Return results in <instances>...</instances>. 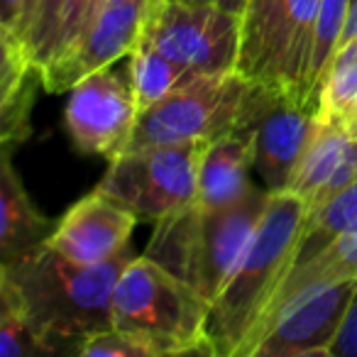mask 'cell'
<instances>
[{
	"instance_id": "d6a6232c",
	"label": "cell",
	"mask_w": 357,
	"mask_h": 357,
	"mask_svg": "<svg viewBox=\"0 0 357 357\" xmlns=\"http://www.w3.org/2000/svg\"><path fill=\"white\" fill-rule=\"evenodd\" d=\"M347 132H350L352 137H357V110H355V113H352L350 123H347Z\"/></svg>"
},
{
	"instance_id": "8fae6325",
	"label": "cell",
	"mask_w": 357,
	"mask_h": 357,
	"mask_svg": "<svg viewBox=\"0 0 357 357\" xmlns=\"http://www.w3.org/2000/svg\"><path fill=\"white\" fill-rule=\"evenodd\" d=\"M147 10V0L105 6L69 50L61 52L59 56H54L50 64L40 69L42 86L47 93L71 91L89 74L113 66L118 59L132 54L139 35H142Z\"/></svg>"
},
{
	"instance_id": "277c9868",
	"label": "cell",
	"mask_w": 357,
	"mask_h": 357,
	"mask_svg": "<svg viewBox=\"0 0 357 357\" xmlns=\"http://www.w3.org/2000/svg\"><path fill=\"white\" fill-rule=\"evenodd\" d=\"M211 306L199 289L139 255L125 264L115 284L113 328L144 340L154 357L218 355Z\"/></svg>"
},
{
	"instance_id": "f546056e",
	"label": "cell",
	"mask_w": 357,
	"mask_h": 357,
	"mask_svg": "<svg viewBox=\"0 0 357 357\" xmlns=\"http://www.w3.org/2000/svg\"><path fill=\"white\" fill-rule=\"evenodd\" d=\"M269 3H272V0H250L248 10H245V15H243V25H245V22H250V20H255V17H257L259 13L269 6Z\"/></svg>"
},
{
	"instance_id": "f1b7e54d",
	"label": "cell",
	"mask_w": 357,
	"mask_h": 357,
	"mask_svg": "<svg viewBox=\"0 0 357 357\" xmlns=\"http://www.w3.org/2000/svg\"><path fill=\"white\" fill-rule=\"evenodd\" d=\"M184 3H196V6H215V8H223V10L245 15L250 0H184Z\"/></svg>"
},
{
	"instance_id": "484cf974",
	"label": "cell",
	"mask_w": 357,
	"mask_h": 357,
	"mask_svg": "<svg viewBox=\"0 0 357 357\" xmlns=\"http://www.w3.org/2000/svg\"><path fill=\"white\" fill-rule=\"evenodd\" d=\"M61 0H40V8H37V15L32 20L30 35H27V54L37 64V69H42V64L47 61L50 54L52 40H54L56 30V17H59Z\"/></svg>"
},
{
	"instance_id": "cb8c5ba5",
	"label": "cell",
	"mask_w": 357,
	"mask_h": 357,
	"mask_svg": "<svg viewBox=\"0 0 357 357\" xmlns=\"http://www.w3.org/2000/svg\"><path fill=\"white\" fill-rule=\"evenodd\" d=\"M96 10H98V0H61L54 40H52L50 54H47L45 64H50L54 56H59L61 52L69 50V47L84 35L86 27H89L91 20L96 17Z\"/></svg>"
},
{
	"instance_id": "e575fe53",
	"label": "cell",
	"mask_w": 357,
	"mask_h": 357,
	"mask_svg": "<svg viewBox=\"0 0 357 357\" xmlns=\"http://www.w3.org/2000/svg\"><path fill=\"white\" fill-rule=\"evenodd\" d=\"M352 3H355V0H350V6H352Z\"/></svg>"
},
{
	"instance_id": "7402d4cb",
	"label": "cell",
	"mask_w": 357,
	"mask_h": 357,
	"mask_svg": "<svg viewBox=\"0 0 357 357\" xmlns=\"http://www.w3.org/2000/svg\"><path fill=\"white\" fill-rule=\"evenodd\" d=\"M350 0H321L316 20V37H313V59H311V89L313 98H318V86L326 74L328 64L342 45Z\"/></svg>"
},
{
	"instance_id": "30bf717a",
	"label": "cell",
	"mask_w": 357,
	"mask_h": 357,
	"mask_svg": "<svg viewBox=\"0 0 357 357\" xmlns=\"http://www.w3.org/2000/svg\"><path fill=\"white\" fill-rule=\"evenodd\" d=\"M316 125V108L282 89L255 86L245 125L252 132V172L272 194L289 186ZM240 128V130H243Z\"/></svg>"
},
{
	"instance_id": "5bb4252c",
	"label": "cell",
	"mask_w": 357,
	"mask_h": 357,
	"mask_svg": "<svg viewBox=\"0 0 357 357\" xmlns=\"http://www.w3.org/2000/svg\"><path fill=\"white\" fill-rule=\"evenodd\" d=\"M357 181V137L345 128L316 120L289 186L308 206V215Z\"/></svg>"
},
{
	"instance_id": "d6986e66",
	"label": "cell",
	"mask_w": 357,
	"mask_h": 357,
	"mask_svg": "<svg viewBox=\"0 0 357 357\" xmlns=\"http://www.w3.org/2000/svg\"><path fill=\"white\" fill-rule=\"evenodd\" d=\"M128 74H130V84H132V91H135V98H137L139 113L152 108L159 100H164L176 89H181V86L199 79L196 71L186 69L184 64L169 59L162 52H157L154 47L144 45V42H139V40H137V45H135L132 54H130Z\"/></svg>"
},
{
	"instance_id": "e0dca14e",
	"label": "cell",
	"mask_w": 357,
	"mask_h": 357,
	"mask_svg": "<svg viewBox=\"0 0 357 357\" xmlns=\"http://www.w3.org/2000/svg\"><path fill=\"white\" fill-rule=\"evenodd\" d=\"M250 172H252V132L248 128L208 142L199 169L196 204L201 208H223L238 204L252 189Z\"/></svg>"
},
{
	"instance_id": "7a4b0ae2",
	"label": "cell",
	"mask_w": 357,
	"mask_h": 357,
	"mask_svg": "<svg viewBox=\"0 0 357 357\" xmlns=\"http://www.w3.org/2000/svg\"><path fill=\"white\" fill-rule=\"evenodd\" d=\"M308 206L294 191L269 196L264 215L228 284L211 306V337L218 355L250 357L274 296L298 262Z\"/></svg>"
},
{
	"instance_id": "7c38bea8",
	"label": "cell",
	"mask_w": 357,
	"mask_h": 357,
	"mask_svg": "<svg viewBox=\"0 0 357 357\" xmlns=\"http://www.w3.org/2000/svg\"><path fill=\"white\" fill-rule=\"evenodd\" d=\"M355 287L357 279L294 298L255 347L252 357H331Z\"/></svg>"
},
{
	"instance_id": "9c48e42d",
	"label": "cell",
	"mask_w": 357,
	"mask_h": 357,
	"mask_svg": "<svg viewBox=\"0 0 357 357\" xmlns=\"http://www.w3.org/2000/svg\"><path fill=\"white\" fill-rule=\"evenodd\" d=\"M137 120L139 105L128 71L105 66L69 91L64 125L79 152L113 162L130 149Z\"/></svg>"
},
{
	"instance_id": "2e32d148",
	"label": "cell",
	"mask_w": 357,
	"mask_h": 357,
	"mask_svg": "<svg viewBox=\"0 0 357 357\" xmlns=\"http://www.w3.org/2000/svg\"><path fill=\"white\" fill-rule=\"evenodd\" d=\"M56 223L40 213L25 191L10 154H0V264L40 250Z\"/></svg>"
},
{
	"instance_id": "ac0fdd59",
	"label": "cell",
	"mask_w": 357,
	"mask_h": 357,
	"mask_svg": "<svg viewBox=\"0 0 357 357\" xmlns=\"http://www.w3.org/2000/svg\"><path fill=\"white\" fill-rule=\"evenodd\" d=\"M355 279H357V223L352 225L345 235H340L333 245H328L326 250L313 255L306 262H298L296 267L291 269L287 282L282 284L279 294L274 296L272 308H269L267 318H264L262 328H259L257 337H255L250 357H252L255 347L262 342V337L269 333V328L274 326L277 316L294 301V298H298L301 294L316 291V289L333 287V284L355 282Z\"/></svg>"
},
{
	"instance_id": "9a60e30c",
	"label": "cell",
	"mask_w": 357,
	"mask_h": 357,
	"mask_svg": "<svg viewBox=\"0 0 357 357\" xmlns=\"http://www.w3.org/2000/svg\"><path fill=\"white\" fill-rule=\"evenodd\" d=\"M0 154H10L32 132V105L42 86V74L25 45L0 35Z\"/></svg>"
},
{
	"instance_id": "d4e9b609",
	"label": "cell",
	"mask_w": 357,
	"mask_h": 357,
	"mask_svg": "<svg viewBox=\"0 0 357 357\" xmlns=\"http://www.w3.org/2000/svg\"><path fill=\"white\" fill-rule=\"evenodd\" d=\"M76 355L81 357H154L152 347L139 337L123 333L118 328H108L91 335Z\"/></svg>"
},
{
	"instance_id": "4316f807",
	"label": "cell",
	"mask_w": 357,
	"mask_h": 357,
	"mask_svg": "<svg viewBox=\"0 0 357 357\" xmlns=\"http://www.w3.org/2000/svg\"><path fill=\"white\" fill-rule=\"evenodd\" d=\"M25 32H27V0H0V35L15 37V40H20L25 45Z\"/></svg>"
},
{
	"instance_id": "ffe728a7",
	"label": "cell",
	"mask_w": 357,
	"mask_h": 357,
	"mask_svg": "<svg viewBox=\"0 0 357 357\" xmlns=\"http://www.w3.org/2000/svg\"><path fill=\"white\" fill-rule=\"evenodd\" d=\"M357 110V35L347 40L328 64L318 86L316 120L347 130Z\"/></svg>"
},
{
	"instance_id": "52a82bcc",
	"label": "cell",
	"mask_w": 357,
	"mask_h": 357,
	"mask_svg": "<svg viewBox=\"0 0 357 357\" xmlns=\"http://www.w3.org/2000/svg\"><path fill=\"white\" fill-rule=\"evenodd\" d=\"M208 142L154 144L113 159L96 189L144 223H157L196 204L199 169Z\"/></svg>"
},
{
	"instance_id": "6da1fadb",
	"label": "cell",
	"mask_w": 357,
	"mask_h": 357,
	"mask_svg": "<svg viewBox=\"0 0 357 357\" xmlns=\"http://www.w3.org/2000/svg\"><path fill=\"white\" fill-rule=\"evenodd\" d=\"M132 252L103 264H79L52 248L0 264V284L13 291L47 355L71 352L113 328V291Z\"/></svg>"
},
{
	"instance_id": "8992f818",
	"label": "cell",
	"mask_w": 357,
	"mask_h": 357,
	"mask_svg": "<svg viewBox=\"0 0 357 357\" xmlns=\"http://www.w3.org/2000/svg\"><path fill=\"white\" fill-rule=\"evenodd\" d=\"M318 8L321 0H272L243 25L238 71L255 84L282 89L316 108L311 59Z\"/></svg>"
},
{
	"instance_id": "1f68e13d",
	"label": "cell",
	"mask_w": 357,
	"mask_h": 357,
	"mask_svg": "<svg viewBox=\"0 0 357 357\" xmlns=\"http://www.w3.org/2000/svg\"><path fill=\"white\" fill-rule=\"evenodd\" d=\"M118 3H130V0H98V10H96V15H98L105 6H118ZM147 3H149V0H147ZM91 22H93V20H91Z\"/></svg>"
},
{
	"instance_id": "83f0119b",
	"label": "cell",
	"mask_w": 357,
	"mask_h": 357,
	"mask_svg": "<svg viewBox=\"0 0 357 357\" xmlns=\"http://www.w3.org/2000/svg\"><path fill=\"white\" fill-rule=\"evenodd\" d=\"M331 357H357V287L352 294L350 308L337 333V340L331 347Z\"/></svg>"
},
{
	"instance_id": "44dd1931",
	"label": "cell",
	"mask_w": 357,
	"mask_h": 357,
	"mask_svg": "<svg viewBox=\"0 0 357 357\" xmlns=\"http://www.w3.org/2000/svg\"><path fill=\"white\" fill-rule=\"evenodd\" d=\"M355 223H357V181H352L335 199L328 201L323 208H318L316 213L308 215L306 228H303L301 235V248H298V262H306L313 255L326 250L340 235H345Z\"/></svg>"
},
{
	"instance_id": "836d02e7",
	"label": "cell",
	"mask_w": 357,
	"mask_h": 357,
	"mask_svg": "<svg viewBox=\"0 0 357 357\" xmlns=\"http://www.w3.org/2000/svg\"><path fill=\"white\" fill-rule=\"evenodd\" d=\"M149 3H159V0H149Z\"/></svg>"
},
{
	"instance_id": "603a6c76",
	"label": "cell",
	"mask_w": 357,
	"mask_h": 357,
	"mask_svg": "<svg viewBox=\"0 0 357 357\" xmlns=\"http://www.w3.org/2000/svg\"><path fill=\"white\" fill-rule=\"evenodd\" d=\"M32 355H47L45 345L35 335L13 291L0 284V357Z\"/></svg>"
},
{
	"instance_id": "3957f363",
	"label": "cell",
	"mask_w": 357,
	"mask_h": 357,
	"mask_svg": "<svg viewBox=\"0 0 357 357\" xmlns=\"http://www.w3.org/2000/svg\"><path fill=\"white\" fill-rule=\"evenodd\" d=\"M269 196L272 191L252 186L238 204L223 208L186 206L154 223L144 255L213 303L248 250Z\"/></svg>"
},
{
	"instance_id": "4fadbf2b",
	"label": "cell",
	"mask_w": 357,
	"mask_h": 357,
	"mask_svg": "<svg viewBox=\"0 0 357 357\" xmlns=\"http://www.w3.org/2000/svg\"><path fill=\"white\" fill-rule=\"evenodd\" d=\"M137 215L98 189L76 201L56 223L47 248L79 264H103L130 250Z\"/></svg>"
},
{
	"instance_id": "ba28073f",
	"label": "cell",
	"mask_w": 357,
	"mask_h": 357,
	"mask_svg": "<svg viewBox=\"0 0 357 357\" xmlns=\"http://www.w3.org/2000/svg\"><path fill=\"white\" fill-rule=\"evenodd\" d=\"M139 42L199 76L233 71L240 61L243 15L215 6L159 0L149 3Z\"/></svg>"
},
{
	"instance_id": "5b68a950",
	"label": "cell",
	"mask_w": 357,
	"mask_h": 357,
	"mask_svg": "<svg viewBox=\"0 0 357 357\" xmlns=\"http://www.w3.org/2000/svg\"><path fill=\"white\" fill-rule=\"evenodd\" d=\"M255 81L243 71L204 74L142 110L130 149L213 142L245 125Z\"/></svg>"
},
{
	"instance_id": "4dcf8cb0",
	"label": "cell",
	"mask_w": 357,
	"mask_h": 357,
	"mask_svg": "<svg viewBox=\"0 0 357 357\" xmlns=\"http://www.w3.org/2000/svg\"><path fill=\"white\" fill-rule=\"evenodd\" d=\"M37 8H40V0H27V32H25V42H27V35H30L32 20H35V15H37Z\"/></svg>"
}]
</instances>
